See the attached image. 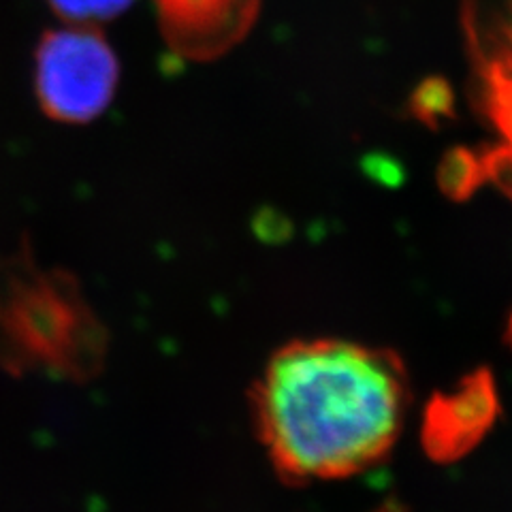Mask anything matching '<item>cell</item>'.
<instances>
[{
  "label": "cell",
  "mask_w": 512,
  "mask_h": 512,
  "mask_svg": "<svg viewBox=\"0 0 512 512\" xmlns=\"http://www.w3.org/2000/svg\"><path fill=\"white\" fill-rule=\"evenodd\" d=\"M52 11L73 26H94L118 18L133 0H47Z\"/></svg>",
  "instance_id": "obj_7"
},
{
  "label": "cell",
  "mask_w": 512,
  "mask_h": 512,
  "mask_svg": "<svg viewBox=\"0 0 512 512\" xmlns=\"http://www.w3.org/2000/svg\"><path fill=\"white\" fill-rule=\"evenodd\" d=\"M120 64L99 30H47L35 52V92L47 118L88 124L114 101Z\"/></svg>",
  "instance_id": "obj_4"
},
{
  "label": "cell",
  "mask_w": 512,
  "mask_h": 512,
  "mask_svg": "<svg viewBox=\"0 0 512 512\" xmlns=\"http://www.w3.org/2000/svg\"><path fill=\"white\" fill-rule=\"evenodd\" d=\"M408 406L395 350L331 338L278 348L252 391L256 436L288 485L374 468L402 436Z\"/></svg>",
  "instance_id": "obj_1"
},
{
  "label": "cell",
  "mask_w": 512,
  "mask_h": 512,
  "mask_svg": "<svg viewBox=\"0 0 512 512\" xmlns=\"http://www.w3.org/2000/svg\"><path fill=\"white\" fill-rule=\"evenodd\" d=\"M498 393L489 372H476L451 393L436 395L425 412L423 444L431 459L455 461L470 453L493 427Z\"/></svg>",
  "instance_id": "obj_6"
},
{
  "label": "cell",
  "mask_w": 512,
  "mask_h": 512,
  "mask_svg": "<svg viewBox=\"0 0 512 512\" xmlns=\"http://www.w3.org/2000/svg\"><path fill=\"white\" fill-rule=\"evenodd\" d=\"M263 0H154L169 50L186 60L210 62L242 43L259 20Z\"/></svg>",
  "instance_id": "obj_5"
},
{
  "label": "cell",
  "mask_w": 512,
  "mask_h": 512,
  "mask_svg": "<svg viewBox=\"0 0 512 512\" xmlns=\"http://www.w3.org/2000/svg\"><path fill=\"white\" fill-rule=\"evenodd\" d=\"M459 24L470 105L491 141L485 154L455 156L444 186L493 180L512 195V0H461Z\"/></svg>",
  "instance_id": "obj_3"
},
{
  "label": "cell",
  "mask_w": 512,
  "mask_h": 512,
  "mask_svg": "<svg viewBox=\"0 0 512 512\" xmlns=\"http://www.w3.org/2000/svg\"><path fill=\"white\" fill-rule=\"evenodd\" d=\"M105 331L75 280L30 256L0 261V359L15 372L86 380L101 370Z\"/></svg>",
  "instance_id": "obj_2"
}]
</instances>
